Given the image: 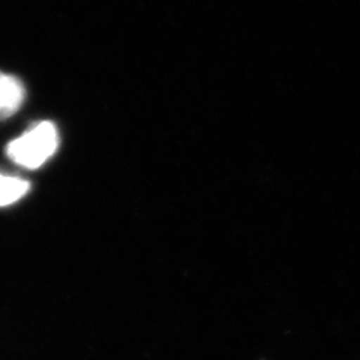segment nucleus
I'll use <instances>...</instances> for the list:
<instances>
[{
    "mask_svg": "<svg viewBox=\"0 0 360 360\" xmlns=\"http://www.w3.org/2000/svg\"><path fill=\"white\" fill-rule=\"evenodd\" d=\"M59 148V134L51 122H39L18 139L9 141L6 155L14 164L35 170L47 162Z\"/></svg>",
    "mask_w": 360,
    "mask_h": 360,
    "instance_id": "1",
    "label": "nucleus"
},
{
    "mask_svg": "<svg viewBox=\"0 0 360 360\" xmlns=\"http://www.w3.org/2000/svg\"><path fill=\"white\" fill-rule=\"evenodd\" d=\"M26 98V90L17 77L0 71V119L14 116Z\"/></svg>",
    "mask_w": 360,
    "mask_h": 360,
    "instance_id": "2",
    "label": "nucleus"
},
{
    "mask_svg": "<svg viewBox=\"0 0 360 360\" xmlns=\"http://www.w3.org/2000/svg\"><path fill=\"white\" fill-rule=\"evenodd\" d=\"M29 189L27 180L0 173V207L14 205L29 193Z\"/></svg>",
    "mask_w": 360,
    "mask_h": 360,
    "instance_id": "3",
    "label": "nucleus"
}]
</instances>
